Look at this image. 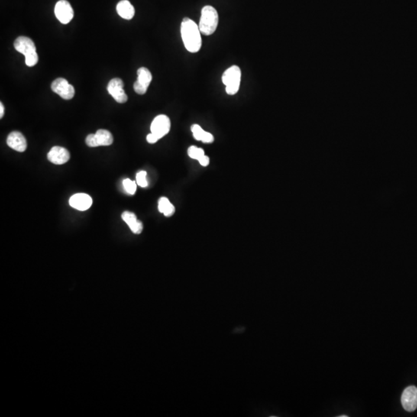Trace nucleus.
<instances>
[{"label": "nucleus", "mask_w": 417, "mask_h": 417, "mask_svg": "<svg viewBox=\"0 0 417 417\" xmlns=\"http://www.w3.org/2000/svg\"><path fill=\"white\" fill-rule=\"evenodd\" d=\"M181 36L185 47L190 53H197L202 46L199 26L189 18H184L181 23Z\"/></svg>", "instance_id": "f257e3e1"}, {"label": "nucleus", "mask_w": 417, "mask_h": 417, "mask_svg": "<svg viewBox=\"0 0 417 417\" xmlns=\"http://www.w3.org/2000/svg\"><path fill=\"white\" fill-rule=\"evenodd\" d=\"M219 23V16L217 10L211 6H205L201 11L199 28L201 33L211 36L217 30Z\"/></svg>", "instance_id": "f03ea898"}, {"label": "nucleus", "mask_w": 417, "mask_h": 417, "mask_svg": "<svg viewBox=\"0 0 417 417\" xmlns=\"http://www.w3.org/2000/svg\"><path fill=\"white\" fill-rule=\"evenodd\" d=\"M14 47L16 50L25 56L27 66H33L38 63L37 49L31 39L27 37H19L14 42Z\"/></svg>", "instance_id": "7ed1b4c3"}, {"label": "nucleus", "mask_w": 417, "mask_h": 417, "mask_svg": "<svg viewBox=\"0 0 417 417\" xmlns=\"http://www.w3.org/2000/svg\"><path fill=\"white\" fill-rule=\"evenodd\" d=\"M241 80V71L238 66H230L224 72L222 77L223 83L226 85V92L229 95H234L238 92Z\"/></svg>", "instance_id": "20e7f679"}, {"label": "nucleus", "mask_w": 417, "mask_h": 417, "mask_svg": "<svg viewBox=\"0 0 417 417\" xmlns=\"http://www.w3.org/2000/svg\"><path fill=\"white\" fill-rule=\"evenodd\" d=\"M51 89L63 99L71 100L75 96V88L64 78H56L52 83Z\"/></svg>", "instance_id": "39448f33"}, {"label": "nucleus", "mask_w": 417, "mask_h": 417, "mask_svg": "<svg viewBox=\"0 0 417 417\" xmlns=\"http://www.w3.org/2000/svg\"><path fill=\"white\" fill-rule=\"evenodd\" d=\"M170 119L165 114L158 115L151 124V132L156 134L159 139L166 135L170 131Z\"/></svg>", "instance_id": "423d86ee"}, {"label": "nucleus", "mask_w": 417, "mask_h": 417, "mask_svg": "<svg viewBox=\"0 0 417 417\" xmlns=\"http://www.w3.org/2000/svg\"><path fill=\"white\" fill-rule=\"evenodd\" d=\"M137 74V79L134 84V91L138 95H145L153 81V75L146 67L139 68Z\"/></svg>", "instance_id": "0eeeda50"}, {"label": "nucleus", "mask_w": 417, "mask_h": 417, "mask_svg": "<svg viewBox=\"0 0 417 417\" xmlns=\"http://www.w3.org/2000/svg\"><path fill=\"white\" fill-rule=\"evenodd\" d=\"M54 13L56 19L63 24H67L74 18L73 8L66 0H60L56 3Z\"/></svg>", "instance_id": "6e6552de"}, {"label": "nucleus", "mask_w": 417, "mask_h": 417, "mask_svg": "<svg viewBox=\"0 0 417 417\" xmlns=\"http://www.w3.org/2000/svg\"><path fill=\"white\" fill-rule=\"evenodd\" d=\"M107 89L117 102L124 104L127 101V95L124 91V82L120 78H113L111 80Z\"/></svg>", "instance_id": "1a4fd4ad"}, {"label": "nucleus", "mask_w": 417, "mask_h": 417, "mask_svg": "<svg viewBox=\"0 0 417 417\" xmlns=\"http://www.w3.org/2000/svg\"><path fill=\"white\" fill-rule=\"evenodd\" d=\"M401 402L405 410L412 412L417 408V388L414 386L405 389L401 396Z\"/></svg>", "instance_id": "9d476101"}, {"label": "nucleus", "mask_w": 417, "mask_h": 417, "mask_svg": "<svg viewBox=\"0 0 417 417\" xmlns=\"http://www.w3.org/2000/svg\"><path fill=\"white\" fill-rule=\"evenodd\" d=\"M71 158L69 152L64 148L54 146L50 149L47 155V159L55 165H63L69 161Z\"/></svg>", "instance_id": "9b49d317"}, {"label": "nucleus", "mask_w": 417, "mask_h": 417, "mask_svg": "<svg viewBox=\"0 0 417 417\" xmlns=\"http://www.w3.org/2000/svg\"><path fill=\"white\" fill-rule=\"evenodd\" d=\"M9 147L19 153L25 152L27 148V139L21 132L13 131L9 134L7 140Z\"/></svg>", "instance_id": "f8f14e48"}, {"label": "nucleus", "mask_w": 417, "mask_h": 417, "mask_svg": "<svg viewBox=\"0 0 417 417\" xmlns=\"http://www.w3.org/2000/svg\"><path fill=\"white\" fill-rule=\"evenodd\" d=\"M69 203L78 211H85L92 205V199L88 194L78 193L71 197Z\"/></svg>", "instance_id": "ddd939ff"}, {"label": "nucleus", "mask_w": 417, "mask_h": 417, "mask_svg": "<svg viewBox=\"0 0 417 417\" xmlns=\"http://www.w3.org/2000/svg\"><path fill=\"white\" fill-rule=\"evenodd\" d=\"M121 218L128 225L134 234H140L143 232V223L137 220V217L134 213L125 211L121 215Z\"/></svg>", "instance_id": "4468645a"}, {"label": "nucleus", "mask_w": 417, "mask_h": 417, "mask_svg": "<svg viewBox=\"0 0 417 417\" xmlns=\"http://www.w3.org/2000/svg\"><path fill=\"white\" fill-rule=\"evenodd\" d=\"M117 13L124 20H131L134 17V8L128 0H121L117 5Z\"/></svg>", "instance_id": "2eb2a0df"}, {"label": "nucleus", "mask_w": 417, "mask_h": 417, "mask_svg": "<svg viewBox=\"0 0 417 417\" xmlns=\"http://www.w3.org/2000/svg\"><path fill=\"white\" fill-rule=\"evenodd\" d=\"M191 131L194 138L196 139L197 141H201L203 143H213L214 142V135L211 133L204 131L199 124L192 125Z\"/></svg>", "instance_id": "dca6fc26"}, {"label": "nucleus", "mask_w": 417, "mask_h": 417, "mask_svg": "<svg viewBox=\"0 0 417 417\" xmlns=\"http://www.w3.org/2000/svg\"><path fill=\"white\" fill-rule=\"evenodd\" d=\"M159 211L164 214L165 217H170L176 212V208L168 198L161 197L159 200Z\"/></svg>", "instance_id": "f3484780"}, {"label": "nucleus", "mask_w": 417, "mask_h": 417, "mask_svg": "<svg viewBox=\"0 0 417 417\" xmlns=\"http://www.w3.org/2000/svg\"><path fill=\"white\" fill-rule=\"evenodd\" d=\"M95 136L98 146H111L114 141L112 134L108 130L99 129L95 133Z\"/></svg>", "instance_id": "a211bd4d"}, {"label": "nucleus", "mask_w": 417, "mask_h": 417, "mask_svg": "<svg viewBox=\"0 0 417 417\" xmlns=\"http://www.w3.org/2000/svg\"><path fill=\"white\" fill-rule=\"evenodd\" d=\"M188 155L191 159L199 160L201 157L205 156V153H204L203 149L192 146L188 149Z\"/></svg>", "instance_id": "6ab92c4d"}, {"label": "nucleus", "mask_w": 417, "mask_h": 417, "mask_svg": "<svg viewBox=\"0 0 417 417\" xmlns=\"http://www.w3.org/2000/svg\"><path fill=\"white\" fill-rule=\"evenodd\" d=\"M137 185V182L129 179H125L123 181V186H124L126 192L130 195H134L135 193Z\"/></svg>", "instance_id": "aec40b11"}, {"label": "nucleus", "mask_w": 417, "mask_h": 417, "mask_svg": "<svg viewBox=\"0 0 417 417\" xmlns=\"http://www.w3.org/2000/svg\"><path fill=\"white\" fill-rule=\"evenodd\" d=\"M136 182L141 187H147V172L146 171H141V172H137V175H136Z\"/></svg>", "instance_id": "412c9836"}, {"label": "nucleus", "mask_w": 417, "mask_h": 417, "mask_svg": "<svg viewBox=\"0 0 417 417\" xmlns=\"http://www.w3.org/2000/svg\"><path fill=\"white\" fill-rule=\"evenodd\" d=\"M87 146L91 148L98 147V142H97L95 134H90L86 137Z\"/></svg>", "instance_id": "4be33fe9"}, {"label": "nucleus", "mask_w": 417, "mask_h": 417, "mask_svg": "<svg viewBox=\"0 0 417 417\" xmlns=\"http://www.w3.org/2000/svg\"><path fill=\"white\" fill-rule=\"evenodd\" d=\"M159 140V137L156 134H153V133L151 132L150 134L147 135V142L150 143V144H154V143H157Z\"/></svg>", "instance_id": "5701e85b"}, {"label": "nucleus", "mask_w": 417, "mask_h": 417, "mask_svg": "<svg viewBox=\"0 0 417 417\" xmlns=\"http://www.w3.org/2000/svg\"><path fill=\"white\" fill-rule=\"evenodd\" d=\"M198 161H199V164L202 166H207L210 164V158L205 156V155L202 156V157H201Z\"/></svg>", "instance_id": "b1692460"}, {"label": "nucleus", "mask_w": 417, "mask_h": 417, "mask_svg": "<svg viewBox=\"0 0 417 417\" xmlns=\"http://www.w3.org/2000/svg\"><path fill=\"white\" fill-rule=\"evenodd\" d=\"M4 112H5V108H4V104L3 103H0V118H3Z\"/></svg>", "instance_id": "393cba45"}, {"label": "nucleus", "mask_w": 417, "mask_h": 417, "mask_svg": "<svg viewBox=\"0 0 417 417\" xmlns=\"http://www.w3.org/2000/svg\"><path fill=\"white\" fill-rule=\"evenodd\" d=\"M338 417H348V415H339V416H338Z\"/></svg>", "instance_id": "a878e982"}]
</instances>
